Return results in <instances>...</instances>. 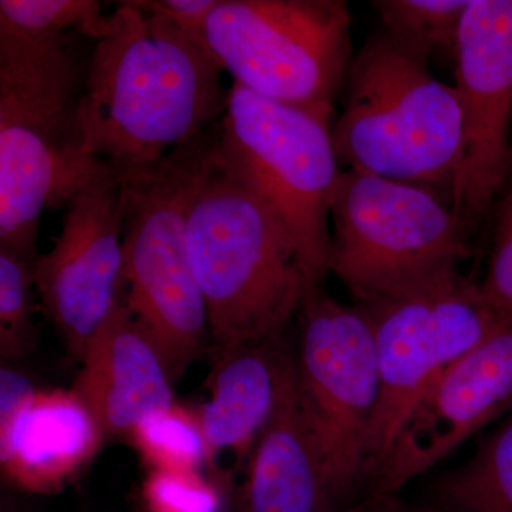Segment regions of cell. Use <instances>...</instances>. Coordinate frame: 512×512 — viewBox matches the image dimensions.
Segmentation results:
<instances>
[{"label": "cell", "mask_w": 512, "mask_h": 512, "mask_svg": "<svg viewBox=\"0 0 512 512\" xmlns=\"http://www.w3.org/2000/svg\"><path fill=\"white\" fill-rule=\"evenodd\" d=\"M359 306L372 320L379 366V402L366 446V473L375 474L431 383L512 318L460 272Z\"/></svg>", "instance_id": "obj_10"}, {"label": "cell", "mask_w": 512, "mask_h": 512, "mask_svg": "<svg viewBox=\"0 0 512 512\" xmlns=\"http://www.w3.org/2000/svg\"><path fill=\"white\" fill-rule=\"evenodd\" d=\"M104 433L74 390H33L0 404V463L29 493L62 490L99 453Z\"/></svg>", "instance_id": "obj_14"}, {"label": "cell", "mask_w": 512, "mask_h": 512, "mask_svg": "<svg viewBox=\"0 0 512 512\" xmlns=\"http://www.w3.org/2000/svg\"><path fill=\"white\" fill-rule=\"evenodd\" d=\"M141 497L147 512H222L221 491L201 471H150Z\"/></svg>", "instance_id": "obj_23"}, {"label": "cell", "mask_w": 512, "mask_h": 512, "mask_svg": "<svg viewBox=\"0 0 512 512\" xmlns=\"http://www.w3.org/2000/svg\"><path fill=\"white\" fill-rule=\"evenodd\" d=\"M245 466L242 512H335L299 409L292 352L282 367L274 410Z\"/></svg>", "instance_id": "obj_16"}, {"label": "cell", "mask_w": 512, "mask_h": 512, "mask_svg": "<svg viewBox=\"0 0 512 512\" xmlns=\"http://www.w3.org/2000/svg\"><path fill=\"white\" fill-rule=\"evenodd\" d=\"M470 0H377L384 32L431 59L456 56L458 33Z\"/></svg>", "instance_id": "obj_19"}, {"label": "cell", "mask_w": 512, "mask_h": 512, "mask_svg": "<svg viewBox=\"0 0 512 512\" xmlns=\"http://www.w3.org/2000/svg\"><path fill=\"white\" fill-rule=\"evenodd\" d=\"M185 238L215 352L284 338L311 284L288 229L222 163L218 137L192 194Z\"/></svg>", "instance_id": "obj_3"}, {"label": "cell", "mask_w": 512, "mask_h": 512, "mask_svg": "<svg viewBox=\"0 0 512 512\" xmlns=\"http://www.w3.org/2000/svg\"><path fill=\"white\" fill-rule=\"evenodd\" d=\"M200 42L234 83L333 119L352 63L343 0H218Z\"/></svg>", "instance_id": "obj_8"}, {"label": "cell", "mask_w": 512, "mask_h": 512, "mask_svg": "<svg viewBox=\"0 0 512 512\" xmlns=\"http://www.w3.org/2000/svg\"><path fill=\"white\" fill-rule=\"evenodd\" d=\"M218 123L144 170L124 188V302L173 380L210 340L207 309L188 258V210L218 137Z\"/></svg>", "instance_id": "obj_5"}, {"label": "cell", "mask_w": 512, "mask_h": 512, "mask_svg": "<svg viewBox=\"0 0 512 512\" xmlns=\"http://www.w3.org/2000/svg\"><path fill=\"white\" fill-rule=\"evenodd\" d=\"M128 439L151 471H201L208 464L197 410L180 403L150 414Z\"/></svg>", "instance_id": "obj_20"}, {"label": "cell", "mask_w": 512, "mask_h": 512, "mask_svg": "<svg viewBox=\"0 0 512 512\" xmlns=\"http://www.w3.org/2000/svg\"><path fill=\"white\" fill-rule=\"evenodd\" d=\"M295 355L299 409L333 500L366 476V446L379 402L372 320L359 305L309 285Z\"/></svg>", "instance_id": "obj_9"}, {"label": "cell", "mask_w": 512, "mask_h": 512, "mask_svg": "<svg viewBox=\"0 0 512 512\" xmlns=\"http://www.w3.org/2000/svg\"><path fill=\"white\" fill-rule=\"evenodd\" d=\"M493 220V248L481 288L495 308L512 318V183L501 192Z\"/></svg>", "instance_id": "obj_24"}, {"label": "cell", "mask_w": 512, "mask_h": 512, "mask_svg": "<svg viewBox=\"0 0 512 512\" xmlns=\"http://www.w3.org/2000/svg\"><path fill=\"white\" fill-rule=\"evenodd\" d=\"M218 154L288 229L309 284L322 286L329 274L330 201L342 173L332 119L234 83Z\"/></svg>", "instance_id": "obj_7"}, {"label": "cell", "mask_w": 512, "mask_h": 512, "mask_svg": "<svg viewBox=\"0 0 512 512\" xmlns=\"http://www.w3.org/2000/svg\"><path fill=\"white\" fill-rule=\"evenodd\" d=\"M439 493L460 512H512V412L470 461L440 481Z\"/></svg>", "instance_id": "obj_18"}, {"label": "cell", "mask_w": 512, "mask_h": 512, "mask_svg": "<svg viewBox=\"0 0 512 512\" xmlns=\"http://www.w3.org/2000/svg\"><path fill=\"white\" fill-rule=\"evenodd\" d=\"M473 235L441 192L348 168L330 201L329 272L366 305L457 274Z\"/></svg>", "instance_id": "obj_6"}, {"label": "cell", "mask_w": 512, "mask_h": 512, "mask_svg": "<svg viewBox=\"0 0 512 512\" xmlns=\"http://www.w3.org/2000/svg\"><path fill=\"white\" fill-rule=\"evenodd\" d=\"M291 352L282 338L217 353L210 399L197 410L208 464L229 453L247 463L274 410L282 367Z\"/></svg>", "instance_id": "obj_17"}, {"label": "cell", "mask_w": 512, "mask_h": 512, "mask_svg": "<svg viewBox=\"0 0 512 512\" xmlns=\"http://www.w3.org/2000/svg\"><path fill=\"white\" fill-rule=\"evenodd\" d=\"M73 390L104 436H127L140 421L175 402L163 357L120 303L84 350Z\"/></svg>", "instance_id": "obj_15"}, {"label": "cell", "mask_w": 512, "mask_h": 512, "mask_svg": "<svg viewBox=\"0 0 512 512\" xmlns=\"http://www.w3.org/2000/svg\"><path fill=\"white\" fill-rule=\"evenodd\" d=\"M512 407V319L453 363L409 414L375 473L389 497Z\"/></svg>", "instance_id": "obj_13"}, {"label": "cell", "mask_w": 512, "mask_h": 512, "mask_svg": "<svg viewBox=\"0 0 512 512\" xmlns=\"http://www.w3.org/2000/svg\"><path fill=\"white\" fill-rule=\"evenodd\" d=\"M128 3L148 15L173 20L185 32L200 40L205 22L218 0H138Z\"/></svg>", "instance_id": "obj_25"}, {"label": "cell", "mask_w": 512, "mask_h": 512, "mask_svg": "<svg viewBox=\"0 0 512 512\" xmlns=\"http://www.w3.org/2000/svg\"><path fill=\"white\" fill-rule=\"evenodd\" d=\"M63 210L55 247L33 264V284L47 318L80 359L126 293L123 181L107 168Z\"/></svg>", "instance_id": "obj_12"}, {"label": "cell", "mask_w": 512, "mask_h": 512, "mask_svg": "<svg viewBox=\"0 0 512 512\" xmlns=\"http://www.w3.org/2000/svg\"><path fill=\"white\" fill-rule=\"evenodd\" d=\"M36 259L0 249V352L15 359L35 343L33 264Z\"/></svg>", "instance_id": "obj_22"}, {"label": "cell", "mask_w": 512, "mask_h": 512, "mask_svg": "<svg viewBox=\"0 0 512 512\" xmlns=\"http://www.w3.org/2000/svg\"><path fill=\"white\" fill-rule=\"evenodd\" d=\"M0 23L26 33L77 32L97 42L110 32L111 15L94 0H2Z\"/></svg>", "instance_id": "obj_21"}, {"label": "cell", "mask_w": 512, "mask_h": 512, "mask_svg": "<svg viewBox=\"0 0 512 512\" xmlns=\"http://www.w3.org/2000/svg\"><path fill=\"white\" fill-rule=\"evenodd\" d=\"M79 37L0 23V249L29 259L43 211L66 207L107 170L80 120L90 56Z\"/></svg>", "instance_id": "obj_2"}, {"label": "cell", "mask_w": 512, "mask_h": 512, "mask_svg": "<svg viewBox=\"0 0 512 512\" xmlns=\"http://www.w3.org/2000/svg\"><path fill=\"white\" fill-rule=\"evenodd\" d=\"M340 96L333 123L340 163L451 201L463 154V107L456 86L436 79L429 59L382 30L353 57Z\"/></svg>", "instance_id": "obj_4"}, {"label": "cell", "mask_w": 512, "mask_h": 512, "mask_svg": "<svg viewBox=\"0 0 512 512\" xmlns=\"http://www.w3.org/2000/svg\"><path fill=\"white\" fill-rule=\"evenodd\" d=\"M222 73L173 20L120 2L87 70L80 120L90 153L119 175L157 164L222 119Z\"/></svg>", "instance_id": "obj_1"}, {"label": "cell", "mask_w": 512, "mask_h": 512, "mask_svg": "<svg viewBox=\"0 0 512 512\" xmlns=\"http://www.w3.org/2000/svg\"><path fill=\"white\" fill-rule=\"evenodd\" d=\"M409 512H450V511H443V510H421V511H409Z\"/></svg>", "instance_id": "obj_28"}, {"label": "cell", "mask_w": 512, "mask_h": 512, "mask_svg": "<svg viewBox=\"0 0 512 512\" xmlns=\"http://www.w3.org/2000/svg\"><path fill=\"white\" fill-rule=\"evenodd\" d=\"M507 183H512V138H511V168H510V177H508Z\"/></svg>", "instance_id": "obj_27"}, {"label": "cell", "mask_w": 512, "mask_h": 512, "mask_svg": "<svg viewBox=\"0 0 512 512\" xmlns=\"http://www.w3.org/2000/svg\"><path fill=\"white\" fill-rule=\"evenodd\" d=\"M379 497V501H376V503L362 505V507H357L355 510L348 512H404L399 510L393 503L386 501L387 497H382V495H379Z\"/></svg>", "instance_id": "obj_26"}, {"label": "cell", "mask_w": 512, "mask_h": 512, "mask_svg": "<svg viewBox=\"0 0 512 512\" xmlns=\"http://www.w3.org/2000/svg\"><path fill=\"white\" fill-rule=\"evenodd\" d=\"M454 64L463 154L451 202L474 234L493 217L510 177L512 0H470Z\"/></svg>", "instance_id": "obj_11"}]
</instances>
